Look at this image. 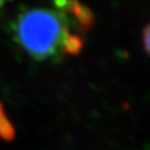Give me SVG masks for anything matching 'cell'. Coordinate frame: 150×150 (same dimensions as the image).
<instances>
[{"label":"cell","instance_id":"cell-1","mask_svg":"<svg viewBox=\"0 0 150 150\" xmlns=\"http://www.w3.org/2000/svg\"><path fill=\"white\" fill-rule=\"evenodd\" d=\"M68 22L61 11L48 8L22 10L13 26L16 42L32 59L42 61L62 54Z\"/></svg>","mask_w":150,"mask_h":150},{"label":"cell","instance_id":"cell-2","mask_svg":"<svg viewBox=\"0 0 150 150\" xmlns=\"http://www.w3.org/2000/svg\"><path fill=\"white\" fill-rule=\"evenodd\" d=\"M54 6H57L59 11H69L79 22L81 29H90L96 20L95 13L89 7L82 5L78 1H56Z\"/></svg>","mask_w":150,"mask_h":150},{"label":"cell","instance_id":"cell-3","mask_svg":"<svg viewBox=\"0 0 150 150\" xmlns=\"http://www.w3.org/2000/svg\"><path fill=\"white\" fill-rule=\"evenodd\" d=\"M16 137V130L5 111L4 105L0 102V138L6 141H12Z\"/></svg>","mask_w":150,"mask_h":150},{"label":"cell","instance_id":"cell-4","mask_svg":"<svg viewBox=\"0 0 150 150\" xmlns=\"http://www.w3.org/2000/svg\"><path fill=\"white\" fill-rule=\"evenodd\" d=\"M83 47V40L78 35L68 33L62 46V54H78Z\"/></svg>","mask_w":150,"mask_h":150},{"label":"cell","instance_id":"cell-5","mask_svg":"<svg viewBox=\"0 0 150 150\" xmlns=\"http://www.w3.org/2000/svg\"><path fill=\"white\" fill-rule=\"evenodd\" d=\"M142 41H144V48H145L146 54H149V47H150V41H149V38H150V26L147 25L142 31Z\"/></svg>","mask_w":150,"mask_h":150},{"label":"cell","instance_id":"cell-6","mask_svg":"<svg viewBox=\"0 0 150 150\" xmlns=\"http://www.w3.org/2000/svg\"><path fill=\"white\" fill-rule=\"evenodd\" d=\"M5 5V1H2V0H0V9H1V7Z\"/></svg>","mask_w":150,"mask_h":150}]
</instances>
